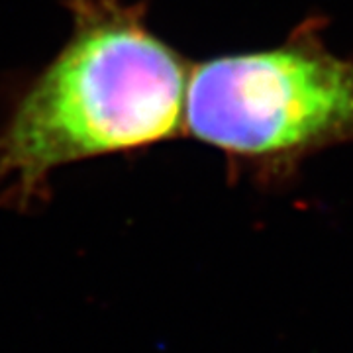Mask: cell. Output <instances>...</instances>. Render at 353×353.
I'll return each mask as SVG.
<instances>
[{"label": "cell", "instance_id": "2", "mask_svg": "<svg viewBox=\"0 0 353 353\" xmlns=\"http://www.w3.org/2000/svg\"><path fill=\"white\" fill-rule=\"evenodd\" d=\"M185 124L230 155L290 167L353 141V59L310 30L275 50L210 59L187 81Z\"/></svg>", "mask_w": 353, "mask_h": 353}, {"label": "cell", "instance_id": "1", "mask_svg": "<svg viewBox=\"0 0 353 353\" xmlns=\"http://www.w3.org/2000/svg\"><path fill=\"white\" fill-rule=\"evenodd\" d=\"M73 34L0 134V179L24 199L61 165L175 136L187 81L136 6L73 0Z\"/></svg>", "mask_w": 353, "mask_h": 353}]
</instances>
